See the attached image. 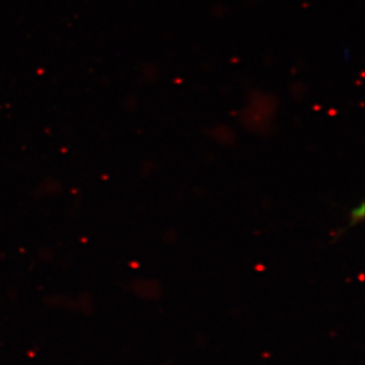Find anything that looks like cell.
<instances>
[{
    "instance_id": "cell-1",
    "label": "cell",
    "mask_w": 365,
    "mask_h": 365,
    "mask_svg": "<svg viewBox=\"0 0 365 365\" xmlns=\"http://www.w3.org/2000/svg\"><path fill=\"white\" fill-rule=\"evenodd\" d=\"M363 217H364V203L362 202L357 208L352 210L351 226H355L356 224L363 221Z\"/></svg>"
}]
</instances>
